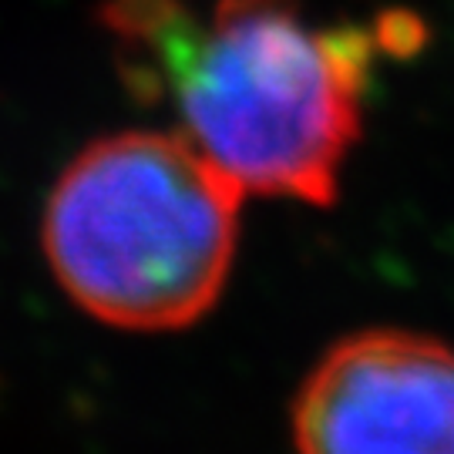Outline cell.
<instances>
[{
    "label": "cell",
    "mask_w": 454,
    "mask_h": 454,
    "mask_svg": "<svg viewBox=\"0 0 454 454\" xmlns=\"http://www.w3.org/2000/svg\"><path fill=\"white\" fill-rule=\"evenodd\" d=\"M371 27H309L300 0L185 7L148 48L121 54L131 95H172L185 135L243 192L330 206L360 138Z\"/></svg>",
    "instance_id": "1"
},
{
    "label": "cell",
    "mask_w": 454,
    "mask_h": 454,
    "mask_svg": "<svg viewBox=\"0 0 454 454\" xmlns=\"http://www.w3.org/2000/svg\"><path fill=\"white\" fill-rule=\"evenodd\" d=\"M243 185L185 131H118L78 152L44 209V256L101 324L182 330L226 290Z\"/></svg>",
    "instance_id": "2"
},
{
    "label": "cell",
    "mask_w": 454,
    "mask_h": 454,
    "mask_svg": "<svg viewBox=\"0 0 454 454\" xmlns=\"http://www.w3.org/2000/svg\"><path fill=\"white\" fill-rule=\"evenodd\" d=\"M296 454H454V347L411 330L333 343L293 397Z\"/></svg>",
    "instance_id": "3"
},
{
    "label": "cell",
    "mask_w": 454,
    "mask_h": 454,
    "mask_svg": "<svg viewBox=\"0 0 454 454\" xmlns=\"http://www.w3.org/2000/svg\"><path fill=\"white\" fill-rule=\"evenodd\" d=\"M377 51L390 58H414L427 44V24L414 11H384L371 27Z\"/></svg>",
    "instance_id": "4"
}]
</instances>
